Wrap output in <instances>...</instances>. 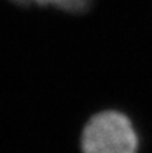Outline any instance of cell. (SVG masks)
Instances as JSON below:
<instances>
[{"label":"cell","instance_id":"obj_1","mask_svg":"<svg viewBox=\"0 0 152 153\" xmlns=\"http://www.w3.org/2000/svg\"><path fill=\"white\" fill-rule=\"evenodd\" d=\"M81 149L82 153H137L139 137L125 114L104 110L85 125Z\"/></svg>","mask_w":152,"mask_h":153},{"label":"cell","instance_id":"obj_2","mask_svg":"<svg viewBox=\"0 0 152 153\" xmlns=\"http://www.w3.org/2000/svg\"><path fill=\"white\" fill-rule=\"evenodd\" d=\"M92 1L93 0H55L54 7L70 13H82L89 10Z\"/></svg>","mask_w":152,"mask_h":153},{"label":"cell","instance_id":"obj_3","mask_svg":"<svg viewBox=\"0 0 152 153\" xmlns=\"http://www.w3.org/2000/svg\"><path fill=\"white\" fill-rule=\"evenodd\" d=\"M12 3L19 5H30V4H38V5H54L55 0H11Z\"/></svg>","mask_w":152,"mask_h":153}]
</instances>
